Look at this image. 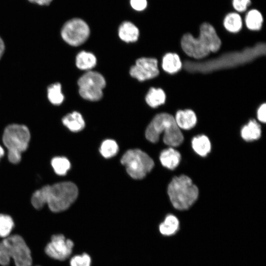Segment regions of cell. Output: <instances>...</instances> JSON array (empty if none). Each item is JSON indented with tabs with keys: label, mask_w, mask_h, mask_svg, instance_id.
<instances>
[{
	"label": "cell",
	"mask_w": 266,
	"mask_h": 266,
	"mask_svg": "<svg viewBox=\"0 0 266 266\" xmlns=\"http://www.w3.org/2000/svg\"><path fill=\"white\" fill-rule=\"evenodd\" d=\"M266 50L265 43H259L241 51L226 53L217 58L204 62L186 61L184 63V68L191 72L206 73L234 67L250 63L265 55Z\"/></svg>",
	"instance_id": "6da1fadb"
},
{
	"label": "cell",
	"mask_w": 266,
	"mask_h": 266,
	"mask_svg": "<svg viewBox=\"0 0 266 266\" xmlns=\"http://www.w3.org/2000/svg\"><path fill=\"white\" fill-rule=\"evenodd\" d=\"M78 194L77 187L73 183L63 182L46 185L36 191L31 202L37 209L46 203L52 211L59 212L67 209L75 200Z\"/></svg>",
	"instance_id": "7a4b0ae2"
},
{
	"label": "cell",
	"mask_w": 266,
	"mask_h": 266,
	"mask_svg": "<svg viewBox=\"0 0 266 266\" xmlns=\"http://www.w3.org/2000/svg\"><path fill=\"white\" fill-rule=\"evenodd\" d=\"M184 52L195 59H201L210 52L217 51L221 45V41L214 27L208 23H203L200 27V35L195 38L191 34H185L181 40Z\"/></svg>",
	"instance_id": "3957f363"
},
{
	"label": "cell",
	"mask_w": 266,
	"mask_h": 266,
	"mask_svg": "<svg viewBox=\"0 0 266 266\" xmlns=\"http://www.w3.org/2000/svg\"><path fill=\"white\" fill-rule=\"evenodd\" d=\"M162 133L163 141L170 146H178L183 141V135L175 118L167 113H159L153 118L146 129L145 137L151 142L156 143Z\"/></svg>",
	"instance_id": "277c9868"
},
{
	"label": "cell",
	"mask_w": 266,
	"mask_h": 266,
	"mask_svg": "<svg viewBox=\"0 0 266 266\" xmlns=\"http://www.w3.org/2000/svg\"><path fill=\"white\" fill-rule=\"evenodd\" d=\"M16 266H31L32 257L30 248L23 238L14 234L0 242V265L7 266L11 259Z\"/></svg>",
	"instance_id": "5b68a950"
},
{
	"label": "cell",
	"mask_w": 266,
	"mask_h": 266,
	"mask_svg": "<svg viewBox=\"0 0 266 266\" xmlns=\"http://www.w3.org/2000/svg\"><path fill=\"white\" fill-rule=\"evenodd\" d=\"M167 193L174 207L183 210L188 209L197 200L199 190L190 177L181 175L173 178Z\"/></svg>",
	"instance_id": "8992f818"
},
{
	"label": "cell",
	"mask_w": 266,
	"mask_h": 266,
	"mask_svg": "<svg viewBox=\"0 0 266 266\" xmlns=\"http://www.w3.org/2000/svg\"><path fill=\"white\" fill-rule=\"evenodd\" d=\"M30 133L25 125L11 124L7 126L3 134L2 140L8 150V158L13 164L21 159V153L28 148Z\"/></svg>",
	"instance_id": "52a82bcc"
},
{
	"label": "cell",
	"mask_w": 266,
	"mask_h": 266,
	"mask_svg": "<svg viewBox=\"0 0 266 266\" xmlns=\"http://www.w3.org/2000/svg\"><path fill=\"white\" fill-rule=\"evenodd\" d=\"M121 162L126 166L129 175L135 179L144 178L154 166L152 159L138 149L127 151L122 156Z\"/></svg>",
	"instance_id": "ba28073f"
},
{
	"label": "cell",
	"mask_w": 266,
	"mask_h": 266,
	"mask_svg": "<svg viewBox=\"0 0 266 266\" xmlns=\"http://www.w3.org/2000/svg\"><path fill=\"white\" fill-rule=\"evenodd\" d=\"M79 93L83 99L98 101L102 97V90L106 82L100 73L90 71L82 75L78 80Z\"/></svg>",
	"instance_id": "9c48e42d"
},
{
	"label": "cell",
	"mask_w": 266,
	"mask_h": 266,
	"mask_svg": "<svg viewBox=\"0 0 266 266\" xmlns=\"http://www.w3.org/2000/svg\"><path fill=\"white\" fill-rule=\"evenodd\" d=\"M90 29L83 20L75 18L66 22L62 28L63 39L71 46H77L84 43L89 37Z\"/></svg>",
	"instance_id": "30bf717a"
},
{
	"label": "cell",
	"mask_w": 266,
	"mask_h": 266,
	"mask_svg": "<svg viewBox=\"0 0 266 266\" xmlns=\"http://www.w3.org/2000/svg\"><path fill=\"white\" fill-rule=\"evenodd\" d=\"M74 246L73 242L66 239L62 234H55L45 248L46 254L50 258L64 261L71 255Z\"/></svg>",
	"instance_id": "8fae6325"
},
{
	"label": "cell",
	"mask_w": 266,
	"mask_h": 266,
	"mask_svg": "<svg viewBox=\"0 0 266 266\" xmlns=\"http://www.w3.org/2000/svg\"><path fill=\"white\" fill-rule=\"evenodd\" d=\"M130 74L132 77L140 81L154 78L159 74L158 61L156 59L151 58H139L131 67Z\"/></svg>",
	"instance_id": "7c38bea8"
},
{
	"label": "cell",
	"mask_w": 266,
	"mask_h": 266,
	"mask_svg": "<svg viewBox=\"0 0 266 266\" xmlns=\"http://www.w3.org/2000/svg\"><path fill=\"white\" fill-rule=\"evenodd\" d=\"M174 118L178 127L184 130L191 129L197 121L195 112L191 109L178 111Z\"/></svg>",
	"instance_id": "4fadbf2b"
},
{
	"label": "cell",
	"mask_w": 266,
	"mask_h": 266,
	"mask_svg": "<svg viewBox=\"0 0 266 266\" xmlns=\"http://www.w3.org/2000/svg\"><path fill=\"white\" fill-rule=\"evenodd\" d=\"M160 160L164 166L173 170L179 165L181 160V155L178 151L169 147L162 151Z\"/></svg>",
	"instance_id": "5bb4252c"
},
{
	"label": "cell",
	"mask_w": 266,
	"mask_h": 266,
	"mask_svg": "<svg viewBox=\"0 0 266 266\" xmlns=\"http://www.w3.org/2000/svg\"><path fill=\"white\" fill-rule=\"evenodd\" d=\"M62 122L66 127L73 132L81 131L85 126L81 114L77 111L72 112L65 116L62 119Z\"/></svg>",
	"instance_id": "9a60e30c"
},
{
	"label": "cell",
	"mask_w": 266,
	"mask_h": 266,
	"mask_svg": "<svg viewBox=\"0 0 266 266\" xmlns=\"http://www.w3.org/2000/svg\"><path fill=\"white\" fill-rule=\"evenodd\" d=\"M119 37L126 42L136 41L139 36L138 28L130 22H123L118 30Z\"/></svg>",
	"instance_id": "2e32d148"
},
{
	"label": "cell",
	"mask_w": 266,
	"mask_h": 266,
	"mask_svg": "<svg viewBox=\"0 0 266 266\" xmlns=\"http://www.w3.org/2000/svg\"><path fill=\"white\" fill-rule=\"evenodd\" d=\"M260 125L255 120H251L241 130V136L246 141L258 139L261 135Z\"/></svg>",
	"instance_id": "e0dca14e"
},
{
	"label": "cell",
	"mask_w": 266,
	"mask_h": 266,
	"mask_svg": "<svg viewBox=\"0 0 266 266\" xmlns=\"http://www.w3.org/2000/svg\"><path fill=\"white\" fill-rule=\"evenodd\" d=\"M162 66L165 71L169 73H174L181 68L182 64L177 54L169 53L164 56Z\"/></svg>",
	"instance_id": "ac0fdd59"
},
{
	"label": "cell",
	"mask_w": 266,
	"mask_h": 266,
	"mask_svg": "<svg viewBox=\"0 0 266 266\" xmlns=\"http://www.w3.org/2000/svg\"><path fill=\"white\" fill-rule=\"evenodd\" d=\"M194 150L202 157L206 156L211 150V143L208 138L204 135L194 137L192 140Z\"/></svg>",
	"instance_id": "d6986e66"
},
{
	"label": "cell",
	"mask_w": 266,
	"mask_h": 266,
	"mask_svg": "<svg viewBox=\"0 0 266 266\" xmlns=\"http://www.w3.org/2000/svg\"><path fill=\"white\" fill-rule=\"evenodd\" d=\"M179 228V222L177 218L172 214H168L160 225L159 231L162 234L169 236L174 234Z\"/></svg>",
	"instance_id": "ffe728a7"
},
{
	"label": "cell",
	"mask_w": 266,
	"mask_h": 266,
	"mask_svg": "<svg viewBox=\"0 0 266 266\" xmlns=\"http://www.w3.org/2000/svg\"><path fill=\"white\" fill-rule=\"evenodd\" d=\"M97 59L95 56L84 51L79 52L76 57V66L82 70H89L96 65Z\"/></svg>",
	"instance_id": "44dd1931"
},
{
	"label": "cell",
	"mask_w": 266,
	"mask_h": 266,
	"mask_svg": "<svg viewBox=\"0 0 266 266\" xmlns=\"http://www.w3.org/2000/svg\"><path fill=\"white\" fill-rule=\"evenodd\" d=\"M165 100L166 94L160 88H151L145 97L146 103L153 108L164 104Z\"/></svg>",
	"instance_id": "7402d4cb"
},
{
	"label": "cell",
	"mask_w": 266,
	"mask_h": 266,
	"mask_svg": "<svg viewBox=\"0 0 266 266\" xmlns=\"http://www.w3.org/2000/svg\"><path fill=\"white\" fill-rule=\"evenodd\" d=\"M263 22V16L258 10L252 9L247 12L245 17V23L249 30L253 31L260 30Z\"/></svg>",
	"instance_id": "603a6c76"
},
{
	"label": "cell",
	"mask_w": 266,
	"mask_h": 266,
	"mask_svg": "<svg viewBox=\"0 0 266 266\" xmlns=\"http://www.w3.org/2000/svg\"><path fill=\"white\" fill-rule=\"evenodd\" d=\"M242 20L240 16L234 12L227 14L224 20V25L228 31L237 33L242 28Z\"/></svg>",
	"instance_id": "cb8c5ba5"
},
{
	"label": "cell",
	"mask_w": 266,
	"mask_h": 266,
	"mask_svg": "<svg viewBox=\"0 0 266 266\" xmlns=\"http://www.w3.org/2000/svg\"><path fill=\"white\" fill-rule=\"evenodd\" d=\"M61 88L60 83H55L50 85L47 89L48 100L54 105H60L64 101V96Z\"/></svg>",
	"instance_id": "d4e9b609"
},
{
	"label": "cell",
	"mask_w": 266,
	"mask_h": 266,
	"mask_svg": "<svg viewBox=\"0 0 266 266\" xmlns=\"http://www.w3.org/2000/svg\"><path fill=\"white\" fill-rule=\"evenodd\" d=\"M51 165L56 174L65 175L70 167V164L67 159L63 157H56L51 161Z\"/></svg>",
	"instance_id": "484cf974"
},
{
	"label": "cell",
	"mask_w": 266,
	"mask_h": 266,
	"mask_svg": "<svg viewBox=\"0 0 266 266\" xmlns=\"http://www.w3.org/2000/svg\"><path fill=\"white\" fill-rule=\"evenodd\" d=\"M100 151L103 157L105 158H110L117 153L118 146L115 140L106 139L101 143Z\"/></svg>",
	"instance_id": "4316f807"
},
{
	"label": "cell",
	"mask_w": 266,
	"mask_h": 266,
	"mask_svg": "<svg viewBox=\"0 0 266 266\" xmlns=\"http://www.w3.org/2000/svg\"><path fill=\"white\" fill-rule=\"evenodd\" d=\"M14 227L12 218L5 214H0V237L5 238L9 234Z\"/></svg>",
	"instance_id": "83f0119b"
},
{
	"label": "cell",
	"mask_w": 266,
	"mask_h": 266,
	"mask_svg": "<svg viewBox=\"0 0 266 266\" xmlns=\"http://www.w3.org/2000/svg\"><path fill=\"white\" fill-rule=\"evenodd\" d=\"M91 259L87 253L73 257L70 261V266H90Z\"/></svg>",
	"instance_id": "f1b7e54d"
},
{
	"label": "cell",
	"mask_w": 266,
	"mask_h": 266,
	"mask_svg": "<svg viewBox=\"0 0 266 266\" xmlns=\"http://www.w3.org/2000/svg\"><path fill=\"white\" fill-rule=\"evenodd\" d=\"M250 3V0H233V7L238 12L244 11Z\"/></svg>",
	"instance_id": "f546056e"
},
{
	"label": "cell",
	"mask_w": 266,
	"mask_h": 266,
	"mask_svg": "<svg viewBox=\"0 0 266 266\" xmlns=\"http://www.w3.org/2000/svg\"><path fill=\"white\" fill-rule=\"evenodd\" d=\"M130 3L132 7L137 11L144 9L147 6L146 0H131Z\"/></svg>",
	"instance_id": "4dcf8cb0"
},
{
	"label": "cell",
	"mask_w": 266,
	"mask_h": 266,
	"mask_svg": "<svg viewBox=\"0 0 266 266\" xmlns=\"http://www.w3.org/2000/svg\"><path fill=\"white\" fill-rule=\"evenodd\" d=\"M257 118L258 120L263 123H265L266 121V104L265 103L261 104L259 107L257 111Z\"/></svg>",
	"instance_id": "1f68e13d"
},
{
	"label": "cell",
	"mask_w": 266,
	"mask_h": 266,
	"mask_svg": "<svg viewBox=\"0 0 266 266\" xmlns=\"http://www.w3.org/2000/svg\"><path fill=\"white\" fill-rule=\"evenodd\" d=\"M31 2L36 3L39 5H48L52 0H29Z\"/></svg>",
	"instance_id": "d6a6232c"
},
{
	"label": "cell",
	"mask_w": 266,
	"mask_h": 266,
	"mask_svg": "<svg viewBox=\"0 0 266 266\" xmlns=\"http://www.w3.org/2000/svg\"><path fill=\"white\" fill-rule=\"evenodd\" d=\"M4 50V44L2 39L0 37V59L1 58Z\"/></svg>",
	"instance_id": "836d02e7"
},
{
	"label": "cell",
	"mask_w": 266,
	"mask_h": 266,
	"mask_svg": "<svg viewBox=\"0 0 266 266\" xmlns=\"http://www.w3.org/2000/svg\"><path fill=\"white\" fill-rule=\"evenodd\" d=\"M4 153V152L3 148L0 145V159L3 156Z\"/></svg>",
	"instance_id": "e575fe53"
},
{
	"label": "cell",
	"mask_w": 266,
	"mask_h": 266,
	"mask_svg": "<svg viewBox=\"0 0 266 266\" xmlns=\"http://www.w3.org/2000/svg\"></svg>",
	"instance_id": "d590c367"
}]
</instances>
